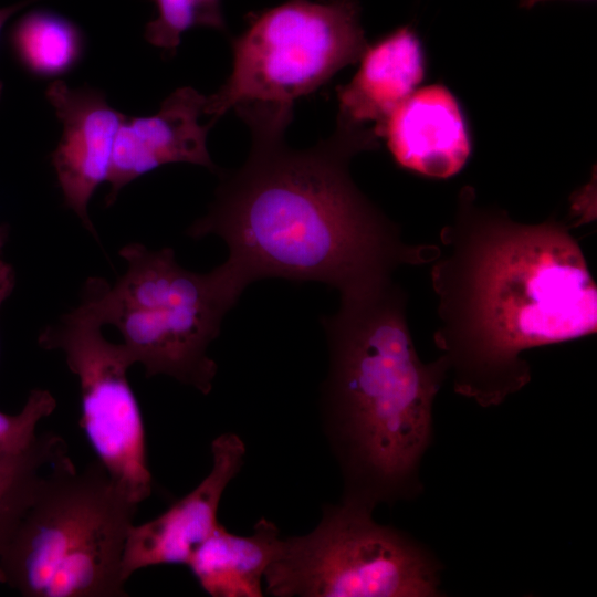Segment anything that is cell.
I'll return each instance as SVG.
<instances>
[{"mask_svg":"<svg viewBox=\"0 0 597 597\" xmlns=\"http://www.w3.org/2000/svg\"><path fill=\"white\" fill-rule=\"evenodd\" d=\"M65 455L66 442L44 432L27 452L0 460V554L33 502L44 472Z\"/></svg>","mask_w":597,"mask_h":597,"instance_id":"obj_16","label":"cell"},{"mask_svg":"<svg viewBox=\"0 0 597 597\" xmlns=\"http://www.w3.org/2000/svg\"><path fill=\"white\" fill-rule=\"evenodd\" d=\"M9 239V227L7 224H0V256Z\"/></svg>","mask_w":597,"mask_h":597,"instance_id":"obj_21","label":"cell"},{"mask_svg":"<svg viewBox=\"0 0 597 597\" xmlns=\"http://www.w3.org/2000/svg\"><path fill=\"white\" fill-rule=\"evenodd\" d=\"M35 0H25L15 4H11L4 8H0V34L3 29V25L6 22L18 11H20L22 8L28 6L30 2H33ZM2 90H3V83L0 81V100L2 96Z\"/></svg>","mask_w":597,"mask_h":597,"instance_id":"obj_20","label":"cell"},{"mask_svg":"<svg viewBox=\"0 0 597 597\" xmlns=\"http://www.w3.org/2000/svg\"><path fill=\"white\" fill-rule=\"evenodd\" d=\"M473 198L464 188L441 230L433 338L454 391L492 407L530 383L524 350L596 333L597 287L563 223H520Z\"/></svg>","mask_w":597,"mask_h":597,"instance_id":"obj_2","label":"cell"},{"mask_svg":"<svg viewBox=\"0 0 597 597\" xmlns=\"http://www.w3.org/2000/svg\"><path fill=\"white\" fill-rule=\"evenodd\" d=\"M349 83L337 87V124L367 127L377 138L390 116L425 76V54L410 27H401L371 45L360 56Z\"/></svg>","mask_w":597,"mask_h":597,"instance_id":"obj_13","label":"cell"},{"mask_svg":"<svg viewBox=\"0 0 597 597\" xmlns=\"http://www.w3.org/2000/svg\"><path fill=\"white\" fill-rule=\"evenodd\" d=\"M92 302L82 295L77 307L48 325L40 347L61 350L81 390V420L97 460L138 504L151 493L146 432L137 398L128 380L133 364L122 343L103 335Z\"/></svg>","mask_w":597,"mask_h":597,"instance_id":"obj_8","label":"cell"},{"mask_svg":"<svg viewBox=\"0 0 597 597\" xmlns=\"http://www.w3.org/2000/svg\"><path fill=\"white\" fill-rule=\"evenodd\" d=\"M15 286V272L13 266L0 259V310Z\"/></svg>","mask_w":597,"mask_h":597,"instance_id":"obj_19","label":"cell"},{"mask_svg":"<svg viewBox=\"0 0 597 597\" xmlns=\"http://www.w3.org/2000/svg\"><path fill=\"white\" fill-rule=\"evenodd\" d=\"M45 95L63 126L51 161L64 203L96 235L87 206L96 188L107 181L114 143L125 115L108 104L104 93L88 86L72 88L63 81H54Z\"/></svg>","mask_w":597,"mask_h":597,"instance_id":"obj_10","label":"cell"},{"mask_svg":"<svg viewBox=\"0 0 597 597\" xmlns=\"http://www.w3.org/2000/svg\"><path fill=\"white\" fill-rule=\"evenodd\" d=\"M282 540L276 525L265 517L245 536L219 524L196 548L187 566L210 596L261 597L264 574Z\"/></svg>","mask_w":597,"mask_h":597,"instance_id":"obj_14","label":"cell"},{"mask_svg":"<svg viewBox=\"0 0 597 597\" xmlns=\"http://www.w3.org/2000/svg\"><path fill=\"white\" fill-rule=\"evenodd\" d=\"M126 271L114 284L86 280L82 295L103 325L116 327L133 364L146 377L167 375L203 395L218 370L208 347L239 296L219 266L196 273L178 264L174 250H150L140 243L123 247Z\"/></svg>","mask_w":597,"mask_h":597,"instance_id":"obj_5","label":"cell"},{"mask_svg":"<svg viewBox=\"0 0 597 597\" xmlns=\"http://www.w3.org/2000/svg\"><path fill=\"white\" fill-rule=\"evenodd\" d=\"M211 455L209 473L191 492L154 520L130 526L122 561L125 583L142 568L187 566L196 548L220 524L219 504L244 463L245 446L235 433H222L212 441Z\"/></svg>","mask_w":597,"mask_h":597,"instance_id":"obj_9","label":"cell"},{"mask_svg":"<svg viewBox=\"0 0 597 597\" xmlns=\"http://www.w3.org/2000/svg\"><path fill=\"white\" fill-rule=\"evenodd\" d=\"M157 17L145 28L146 40L175 51L182 33L195 27L224 30L221 0H155Z\"/></svg>","mask_w":597,"mask_h":597,"instance_id":"obj_17","label":"cell"},{"mask_svg":"<svg viewBox=\"0 0 597 597\" xmlns=\"http://www.w3.org/2000/svg\"><path fill=\"white\" fill-rule=\"evenodd\" d=\"M367 48L359 0H287L253 17L232 42V71L207 96L216 122L247 103L290 104L311 94Z\"/></svg>","mask_w":597,"mask_h":597,"instance_id":"obj_7","label":"cell"},{"mask_svg":"<svg viewBox=\"0 0 597 597\" xmlns=\"http://www.w3.org/2000/svg\"><path fill=\"white\" fill-rule=\"evenodd\" d=\"M234 109L251 130L249 156L220 175L208 212L187 234L226 242L229 255L219 268L238 296L266 277L322 282L341 293L439 256L437 245L405 243L352 180V157L378 146L371 128L337 124L331 137L294 149L284 138L293 105Z\"/></svg>","mask_w":597,"mask_h":597,"instance_id":"obj_1","label":"cell"},{"mask_svg":"<svg viewBox=\"0 0 597 597\" xmlns=\"http://www.w3.org/2000/svg\"><path fill=\"white\" fill-rule=\"evenodd\" d=\"M406 311V292L387 275L341 292L338 310L322 318L329 352L323 400L343 500L373 511L422 492L433 402L448 378L442 356L420 359Z\"/></svg>","mask_w":597,"mask_h":597,"instance_id":"obj_3","label":"cell"},{"mask_svg":"<svg viewBox=\"0 0 597 597\" xmlns=\"http://www.w3.org/2000/svg\"><path fill=\"white\" fill-rule=\"evenodd\" d=\"M207 96L185 86L172 92L151 116H124L114 143L106 206L123 187L167 164L188 163L216 169L207 149L213 122L199 124Z\"/></svg>","mask_w":597,"mask_h":597,"instance_id":"obj_11","label":"cell"},{"mask_svg":"<svg viewBox=\"0 0 597 597\" xmlns=\"http://www.w3.org/2000/svg\"><path fill=\"white\" fill-rule=\"evenodd\" d=\"M385 138L402 168L448 178L465 165L471 143L465 119L453 94L442 85L416 90L387 118Z\"/></svg>","mask_w":597,"mask_h":597,"instance_id":"obj_12","label":"cell"},{"mask_svg":"<svg viewBox=\"0 0 597 597\" xmlns=\"http://www.w3.org/2000/svg\"><path fill=\"white\" fill-rule=\"evenodd\" d=\"M138 503L98 461L43 474L0 554V584L27 597H124L122 561Z\"/></svg>","mask_w":597,"mask_h":597,"instance_id":"obj_4","label":"cell"},{"mask_svg":"<svg viewBox=\"0 0 597 597\" xmlns=\"http://www.w3.org/2000/svg\"><path fill=\"white\" fill-rule=\"evenodd\" d=\"M56 408L46 389H32L18 413L0 411V460L27 452L38 440L36 427Z\"/></svg>","mask_w":597,"mask_h":597,"instance_id":"obj_18","label":"cell"},{"mask_svg":"<svg viewBox=\"0 0 597 597\" xmlns=\"http://www.w3.org/2000/svg\"><path fill=\"white\" fill-rule=\"evenodd\" d=\"M373 510L326 505L310 533L283 538L264 574L276 597H437L441 563L407 533L383 525Z\"/></svg>","mask_w":597,"mask_h":597,"instance_id":"obj_6","label":"cell"},{"mask_svg":"<svg viewBox=\"0 0 597 597\" xmlns=\"http://www.w3.org/2000/svg\"><path fill=\"white\" fill-rule=\"evenodd\" d=\"M544 1H551V0H521V6L524 8H532L536 3L544 2Z\"/></svg>","mask_w":597,"mask_h":597,"instance_id":"obj_22","label":"cell"},{"mask_svg":"<svg viewBox=\"0 0 597 597\" xmlns=\"http://www.w3.org/2000/svg\"><path fill=\"white\" fill-rule=\"evenodd\" d=\"M11 50L20 64L39 76L69 71L81 56L78 28L64 17L44 10L24 14L9 34Z\"/></svg>","mask_w":597,"mask_h":597,"instance_id":"obj_15","label":"cell"}]
</instances>
